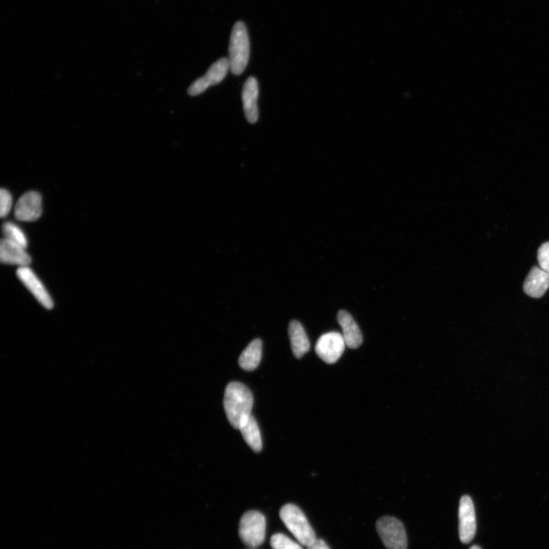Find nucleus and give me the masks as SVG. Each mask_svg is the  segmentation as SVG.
Segmentation results:
<instances>
[{
	"label": "nucleus",
	"instance_id": "obj_1",
	"mask_svg": "<svg viewBox=\"0 0 549 549\" xmlns=\"http://www.w3.org/2000/svg\"><path fill=\"white\" fill-rule=\"evenodd\" d=\"M253 398L251 391L244 384L233 382L225 389V411L232 427L239 429L241 425L251 416Z\"/></svg>",
	"mask_w": 549,
	"mask_h": 549
},
{
	"label": "nucleus",
	"instance_id": "obj_2",
	"mask_svg": "<svg viewBox=\"0 0 549 549\" xmlns=\"http://www.w3.org/2000/svg\"><path fill=\"white\" fill-rule=\"evenodd\" d=\"M250 57V40L247 27L236 22L232 29L229 45V65L234 75H241L247 68Z\"/></svg>",
	"mask_w": 549,
	"mask_h": 549
},
{
	"label": "nucleus",
	"instance_id": "obj_3",
	"mask_svg": "<svg viewBox=\"0 0 549 549\" xmlns=\"http://www.w3.org/2000/svg\"><path fill=\"white\" fill-rule=\"evenodd\" d=\"M280 516L286 528L301 545L307 547L317 539L305 513L296 505L289 504L283 506Z\"/></svg>",
	"mask_w": 549,
	"mask_h": 549
},
{
	"label": "nucleus",
	"instance_id": "obj_4",
	"mask_svg": "<svg viewBox=\"0 0 549 549\" xmlns=\"http://www.w3.org/2000/svg\"><path fill=\"white\" fill-rule=\"evenodd\" d=\"M266 521L263 513L251 511L244 513L239 525V536L245 546L257 548L264 543Z\"/></svg>",
	"mask_w": 549,
	"mask_h": 549
},
{
	"label": "nucleus",
	"instance_id": "obj_5",
	"mask_svg": "<svg viewBox=\"0 0 549 549\" xmlns=\"http://www.w3.org/2000/svg\"><path fill=\"white\" fill-rule=\"evenodd\" d=\"M377 532L388 549H407V539L403 523L391 516H384L376 523Z\"/></svg>",
	"mask_w": 549,
	"mask_h": 549
},
{
	"label": "nucleus",
	"instance_id": "obj_6",
	"mask_svg": "<svg viewBox=\"0 0 549 549\" xmlns=\"http://www.w3.org/2000/svg\"><path fill=\"white\" fill-rule=\"evenodd\" d=\"M346 347L347 344L341 333L331 332L322 335L318 339L315 351L324 362L333 364L338 361Z\"/></svg>",
	"mask_w": 549,
	"mask_h": 549
},
{
	"label": "nucleus",
	"instance_id": "obj_7",
	"mask_svg": "<svg viewBox=\"0 0 549 549\" xmlns=\"http://www.w3.org/2000/svg\"><path fill=\"white\" fill-rule=\"evenodd\" d=\"M229 70H230V65L228 59L225 57L219 59L211 65L206 75L193 82L188 89V95L192 96L200 95L211 86L220 84L227 76Z\"/></svg>",
	"mask_w": 549,
	"mask_h": 549
},
{
	"label": "nucleus",
	"instance_id": "obj_8",
	"mask_svg": "<svg viewBox=\"0 0 549 549\" xmlns=\"http://www.w3.org/2000/svg\"><path fill=\"white\" fill-rule=\"evenodd\" d=\"M16 274L40 305L47 310L53 308L54 302L50 294L48 293L42 281L39 280L31 269L29 266L20 267L17 269Z\"/></svg>",
	"mask_w": 549,
	"mask_h": 549
},
{
	"label": "nucleus",
	"instance_id": "obj_9",
	"mask_svg": "<svg viewBox=\"0 0 549 549\" xmlns=\"http://www.w3.org/2000/svg\"><path fill=\"white\" fill-rule=\"evenodd\" d=\"M460 537L461 542L468 544L472 542L476 534V518H475L474 507L472 499L469 496H463L460 499Z\"/></svg>",
	"mask_w": 549,
	"mask_h": 549
},
{
	"label": "nucleus",
	"instance_id": "obj_10",
	"mask_svg": "<svg viewBox=\"0 0 549 549\" xmlns=\"http://www.w3.org/2000/svg\"><path fill=\"white\" fill-rule=\"evenodd\" d=\"M42 214V195L35 191L22 195L15 208L16 219L26 223L37 220Z\"/></svg>",
	"mask_w": 549,
	"mask_h": 549
},
{
	"label": "nucleus",
	"instance_id": "obj_11",
	"mask_svg": "<svg viewBox=\"0 0 549 549\" xmlns=\"http://www.w3.org/2000/svg\"><path fill=\"white\" fill-rule=\"evenodd\" d=\"M26 248L6 239L0 243V260L2 264L20 267L29 266L31 259Z\"/></svg>",
	"mask_w": 549,
	"mask_h": 549
},
{
	"label": "nucleus",
	"instance_id": "obj_12",
	"mask_svg": "<svg viewBox=\"0 0 549 549\" xmlns=\"http://www.w3.org/2000/svg\"><path fill=\"white\" fill-rule=\"evenodd\" d=\"M259 96V86L256 78L250 77L245 82L243 87L242 100L246 119L251 124L258 120L259 111L257 100Z\"/></svg>",
	"mask_w": 549,
	"mask_h": 549
},
{
	"label": "nucleus",
	"instance_id": "obj_13",
	"mask_svg": "<svg viewBox=\"0 0 549 549\" xmlns=\"http://www.w3.org/2000/svg\"><path fill=\"white\" fill-rule=\"evenodd\" d=\"M549 288V273L540 267L532 268L525 282L523 291L527 296L539 299L543 297Z\"/></svg>",
	"mask_w": 549,
	"mask_h": 549
},
{
	"label": "nucleus",
	"instance_id": "obj_14",
	"mask_svg": "<svg viewBox=\"0 0 549 549\" xmlns=\"http://www.w3.org/2000/svg\"><path fill=\"white\" fill-rule=\"evenodd\" d=\"M338 321L341 326L343 337L350 349H356L361 346L363 335L354 319L346 310H340Z\"/></svg>",
	"mask_w": 549,
	"mask_h": 549
},
{
	"label": "nucleus",
	"instance_id": "obj_15",
	"mask_svg": "<svg viewBox=\"0 0 549 549\" xmlns=\"http://www.w3.org/2000/svg\"><path fill=\"white\" fill-rule=\"evenodd\" d=\"M289 336L293 354L298 359L307 354L310 342L304 327L297 321H292L289 326Z\"/></svg>",
	"mask_w": 549,
	"mask_h": 549
},
{
	"label": "nucleus",
	"instance_id": "obj_16",
	"mask_svg": "<svg viewBox=\"0 0 549 549\" xmlns=\"http://www.w3.org/2000/svg\"><path fill=\"white\" fill-rule=\"evenodd\" d=\"M262 359V341L253 340L243 351L239 358V365L246 371H253L259 366Z\"/></svg>",
	"mask_w": 549,
	"mask_h": 549
},
{
	"label": "nucleus",
	"instance_id": "obj_17",
	"mask_svg": "<svg viewBox=\"0 0 549 549\" xmlns=\"http://www.w3.org/2000/svg\"><path fill=\"white\" fill-rule=\"evenodd\" d=\"M242 436L248 446L255 453L260 452L263 444L258 424L251 415L241 425L239 429Z\"/></svg>",
	"mask_w": 549,
	"mask_h": 549
},
{
	"label": "nucleus",
	"instance_id": "obj_18",
	"mask_svg": "<svg viewBox=\"0 0 549 549\" xmlns=\"http://www.w3.org/2000/svg\"><path fill=\"white\" fill-rule=\"evenodd\" d=\"M2 230L4 239L17 243L24 248H28L27 236L17 225L6 223L3 225Z\"/></svg>",
	"mask_w": 549,
	"mask_h": 549
},
{
	"label": "nucleus",
	"instance_id": "obj_19",
	"mask_svg": "<svg viewBox=\"0 0 549 549\" xmlns=\"http://www.w3.org/2000/svg\"><path fill=\"white\" fill-rule=\"evenodd\" d=\"M270 545L273 549H303L299 543L283 534L273 535L270 539Z\"/></svg>",
	"mask_w": 549,
	"mask_h": 549
},
{
	"label": "nucleus",
	"instance_id": "obj_20",
	"mask_svg": "<svg viewBox=\"0 0 549 549\" xmlns=\"http://www.w3.org/2000/svg\"><path fill=\"white\" fill-rule=\"evenodd\" d=\"M13 206V198L10 193L5 188L0 191V216L6 218L10 214Z\"/></svg>",
	"mask_w": 549,
	"mask_h": 549
},
{
	"label": "nucleus",
	"instance_id": "obj_21",
	"mask_svg": "<svg viewBox=\"0 0 549 549\" xmlns=\"http://www.w3.org/2000/svg\"><path fill=\"white\" fill-rule=\"evenodd\" d=\"M539 267L549 273V242L543 243L538 250Z\"/></svg>",
	"mask_w": 549,
	"mask_h": 549
},
{
	"label": "nucleus",
	"instance_id": "obj_22",
	"mask_svg": "<svg viewBox=\"0 0 549 549\" xmlns=\"http://www.w3.org/2000/svg\"><path fill=\"white\" fill-rule=\"evenodd\" d=\"M307 549H331L322 539H316L313 543L307 546Z\"/></svg>",
	"mask_w": 549,
	"mask_h": 549
},
{
	"label": "nucleus",
	"instance_id": "obj_23",
	"mask_svg": "<svg viewBox=\"0 0 549 549\" xmlns=\"http://www.w3.org/2000/svg\"><path fill=\"white\" fill-rule=\"evenodd\" d=\"M470 549H481V548L478 546H473L472 547L470 548Z\"/></svg>",
	"mask_w": 549,
	"mask_h": 549
},
{
	"label": "nucleus",
	"instance_id": "obj_24",
	"mask_svg": "<svg viewBox=\"0 0 549 549\" xmlns=\"http://www.w3.org/2000/svg\"><path fill=\"white\" fill-rule=\"evenodd\" d=\"M248 549H257V548H248Z\"/></svg>",
	"mask_w": 549,
	"mask_h": 549
}]
</instances>
